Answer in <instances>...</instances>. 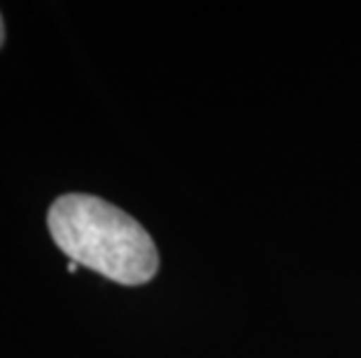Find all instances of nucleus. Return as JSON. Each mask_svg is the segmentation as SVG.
I'll use <instances>...</instances> for the list:
<instances>
[{"label": "nucleus", "mask_w": 361, "mask_h": 358, "mask_svg": "<svg viewBox=\"0 0 361 358\" xmlns=\"http://www.w3.org/2000/svg\"><path fill=\"white\" fill-rule=\"evenodd\" d=\"M68 272H78V263H68Z\"/></svg>", "instance_id": "7ed1b4c3"}, {"label": "nucleus", "mask_w": 361, "mask_h": 358, "mask_svg": "<svg viewBox=\"0 0 361 358\" xmlns=\"http://www.w3.org/2000/svg\"><path fill=\"white\" fill-rule=\"evenodd\" d=\"M5 42V24H3V17H0V47H3Z\"/></svg>", "instance_id": "f03ea898"}, {"label": "nucleus", "mask_w": 361, "mask_h": 358, "mask_svg": "<svg viewBox=\"0 0 361 358\" xmlns=\"http://www.w3.org/2000/svg\"><path fill=\"white\" fill-rule=\"evenodd\" d=\"M47 226L56 247L73 263L124 286L154 279L159 251L149 233L112 203L89 193H66L54 200Z\"/></svg>", "instance_id": "f257e3e1"}]
</instances>
